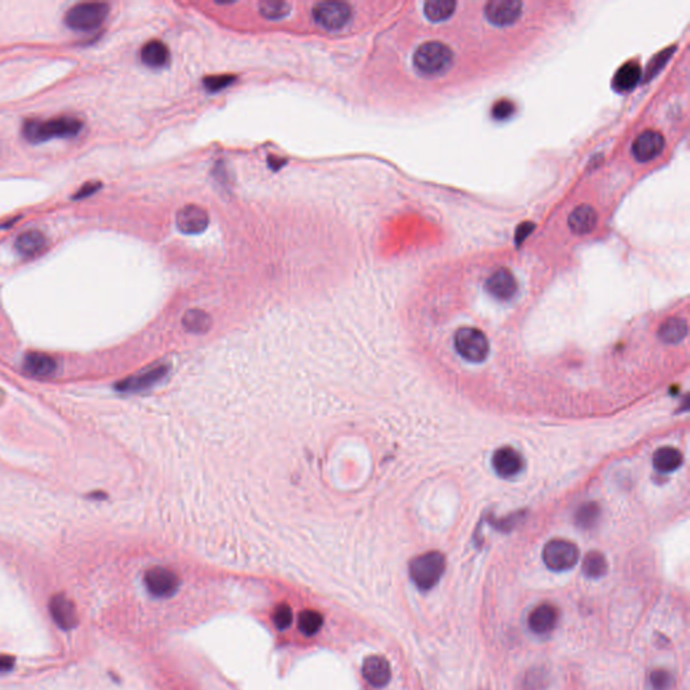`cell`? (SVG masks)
Instances as JSON below:
<instances>
[{"instance_id":"obj_7","label":"cell","mask_w":690,"mask_h":690,"mask_svg":"<svg viewBox=\"0 0 690 690\" xmlns=\"http://www.w3.org/2000/svg\"><path fill=\"white\" fill-rule=\"evenodd\" d=\"M313 18L325 30H341L351 22L352 8L344 1H322L314 6Z\"/></svg>"},{"instance_id":"obj_28","label":"cell","mask_w":690,"mask_h":690,"mask_svg":"<svg viewBox=\"0 0 690 690\" xmlns=\"http://www.w3.org/2000/svg\"><path fill=\"white\" fill-rule=\"evenodd\" d=\"M600 507L596 503H586L577 510L576 524L581 529H592L600 518Z\"/></svg>"},{"instance_id":"obj_19","label":"cell","mask_w":690,"mask_h":690,"mask_svg":"<svg viewBox=\"0 0 690 690\" xmlns=\"http://www.w3.org/2000/svg\"><path fill=\"white\" fill-rule=\"evenodd\" d=\"M567 224L576 235H586L595 230L598 224V214L591 205H580L567 218Z\"/></svg>"},{"instance_id":"obj_10","label":"cell","mask_w":690,"mask_h":690,"mask_svg":"<svg viewBox=\"0 0 690 690\" xmlns=\"http://www.w3.org/2000/svg\"><path fill=\"white\" fill-rule=\"evenodd\" d=\"M663 149L665 138L655 130H646L632 143L634 158L641 164L651 162L663 152Z\"/></svg>"},{"instance_id":"obj_9","label":"cell","mask_w":690,"mask_h":690,"mask_svg":"<svg viewBox=\"0 0 690 690\" xmlns=\"http://www.w3.org/2000/svg\"><path fill=\"white\" fill-rule=\"evenodd\" d=\"M522 7L523 4L518 0H491L484 7V16L492 25L506 27L518 20Z\"/></svg>"},{"instance_id":"obj_21","label":"cell","mask_w":690,"mask_h":690,"mask_svg":"<svg viewBox=\"0 0 690 690\" xmlns=\"http://www.w3.org/2000/svg\"><path fill=\"white\" fill-rule=\"evenodd\" d=\"M140 60L149 68H162L169 62V49L161 41H150L142 47Z\"/></svg>"},{"instance_id":"obj_17","label":"cell","mask_w":690,"mask_h":690,"mask_svg":"<svg viewBox=\"0 0 690 690\" xmlns=\"http://www.w3.org/2000/svg\"><path fill=\"white\" fill-rule=\"evenodd\" d=\"M558 611L552 604H541L529 616V627L537 635H546L555 629Z\"/></svg>"},{"instance_id":"obj_23","label":"cell","mask_w":690,"mask_h":690,"mask_svg":"<svg viewBox=\"0 0 690 690\" xmlns=\"http://www.w3.org/2000/svg\"><path fill=\"white\" fill-rule=\"evenodd\" d=\"M164 375V369H155L147 372H140L138 375H134L125 381H122L116 384V388L122 393H134L139 390H144L155 383L161 376Z\"/></svg>"},{"instance_id":"obj_1","label":"cell","mask_w":690,"mask_h":690,"mask_svg":"<svg viewBox=\"0 0 690 690\" xmlns=\"http://www.w3.org/2000/svg\"><path fill=\"white\" fill-rule=\"evenodd\" d=\"M84 123L73 116H61L50 121L30 119L23 123L22 135L29 143L38 144L50 139L76 138Z\"/></svg>"},{"instance_id":"obj_27","label":"cell","mask_w":690,"mask_h":690,"mask_svg":"<svg viewBox=\"0 0 690 690\" xmlns=\"http://www.w3.org/2000/svg\"><path fill=\"white\" fill-rule=\"evenodd\" d=\"M322 624H324V617L317 611L307 610L302 611L298 616V629L307 636L316 635L321 629Z\"/></svg>"},{"instance_id":"obj_16","label":"cell","mask_w":690,"mask_h":690,"mask_svg":"<svg viewBox=\"0 0 690 690\" xmlns=\"http://www.w3.org/2000/svg\"><path fill=\"white\" fill-rule=\"evenodd\" d=\"M47 248V236L41 230H30L23 232L16 240V252L26 259H34L42 255Z\"/></svg>"},{"instance_id":"obj_2","label":"cell","mask_w":690,"mask_h":690,"mask_svg":"<svg viewBox=\"0 0 690 690\" xmlns=\"http://www.w3.org/2000/svg\"><path fill=\"white\" fill-rule=\"evenodd\" d=\"M413 63L422 76H443L453 63V51L440 41H429L417 47Z\"/></svg>"},{"instance_id":"obj_8","label":"cell","mask_w":690,"mask_h":690,"mask_svg":"<svg viewBox=\"0 0 690 690\" xmlns=\"http://www.w3.org/2000/svg\"><path fill=\"white\" fill-rule=\"evenodd\" d=\"M147 592L158 598H171L180 586L178 576L166 567H152L144 574Z\"/></svg>"},{"instance_id":"obj_26","label":"cell","mask_w":690,"mask_h":690,"mask_svg":"<svg viewBox=\"0 0 690 690\" xmlns=\"http://www.w3.org/2000/svg\"><path fill=\"white\" fill-rule=\"evenodd\" d=\"M608 570V562L600 552H589L583 561L584 574L589 579H600Z\"/></svg>"},{"instance_id":"obj_25","label":"cell","mask_w":690,"mask_h":690,"mask_svg":"<svg viewBox=\"0 0 690 690\" xmlns=\"http://www.w3.org/2000/svg\"><path fill=\"white\" fill-rule=\"evenodd\" d=\"M457 3L453 0H428L424 6L425 16L431 22H443L453 16Z\"/></svg>"},{"instance_id":"obj_13","label":"cell","mask_w":690,"mask_h":690,"mask_svg":"<svg viewBox=\"0 0 690 690\" xmlns=\"http://www.w3.org/2000/svg\"><path fill=\"white\" fill-rule=\"evenodd\" d=\"M49 610L53 620L60 629L69 631L78 624L76 605L70 598L65 595H56L49 603Z\"/></svg>"},{"instance_id":"obj_18","label":"cell","mask_w":690,"mask_h":690,"mask_svg":"<svg viewBox=\"0 0 690 690\" xmlns=\"http://www.w3.org/2000/svg\"><path fill=\"white\" fill-rule=\"evenodd\" d=\"M23 369L34 378H49L56 374L57 362L47 353L29 352L25 356Z\"/></svg>"},{"instance_id":"obj_3","label":"cell","mask_w":690,"mask_h":690,"mask_svg":"<svg viewBox=\"0 0 690 690\" xmlns=\"http://www.w3.org/2000/svg\"><path fill=\"white\" fill-rule=\"evenodd\" d=\"M446 561L444 554L429 552L418 555L410 562V579L421 591H429L441 580L444 574Z\"/></svg>"},{"instance_id":"obj_11","label":"cell","mask_w":690,"mask_h":690,"mask_svg":"<svg viewBox=\"0 0 690 690\" xmlns=\"http://www.w3.org/2000/svg\"><path fill=\"white\" fill-rule=\"evenodd\" d=\"M492 467L500 477L510 479L521 474L524 460L518 450L511 446H503L493 453Z\"/></svg>"},{"instance_id":"obj_33","label":"cell","mask_w":690,"mask_h":690,"mask_svg":"<svg viewBox=\"0 0 690 690\" xmlns=\"http://www.w3.org/2000/svg\"><path fill=\"white\" fill-rule=\"evenodd\" d=\"M514 111H515V106L510 100H500L493 106L492 115L499 121H505L514 113Z\"/></svg>"},{"instance_id":"obj_32","label":"cell","mask_w":690,"mask_h":690,"mask_svg":"<svg viewBox=\"0 0 690 690\" xmlns=\"http://www.w3.org/2000/svg\"><path fill=\"white\" fill-rule=\"evenodd\" d=\"M650 682L654 690H669L674 679L673 675L666 670H654L650 675Z\"/></svg>"},{"instance_id":"obj_31","label":"cell","mask_w":690,"mask_h":690,"mask_svg":"<svg viewBox=\"0 0 690 690\" xmlns=\"http://www.w3.org/2000/svg\"><path fill=\"white\" fill-rule=\"evenodd\" d=\"M292 622V610L289 604H279L276 605L274 612H273V623L276 624L278 629H286Z\"/></svg>"},{"instance_id":"obj_29","label":"cell","mask_w":690,"mask_h":690,"mask_svg":"<svg viewBox=\"0 0 690 690\" xmlns=\"http://www.w3.org/2000/svg\"><path fill=\"white\" fill-rule=\"evenodd\" d=\"M259 11L267 19H281L290 11V4L278 0H264L259 3Z\"/></svg>"},{"instance_id":"obj_12","label":"cell","mask_w":690,"mask_h":690,"mask_svg":"<svg viewBox=\"0 0 690 690\" xmlns=\"http://www.w3.org/2000/svg\"><path fill=\"white\" fill-rule=\"evenodd\" d=\"M486 290L499 301H508L518 292V283L510 270L499 269L486 281Z\"/></svg>"},{"instance_id":"obj_6","label":"cell","mask_w":690,"mask_h":690,"mask_svg":"<svg viewBox=\"0 0 690 690\" xmlns=\"http://www.w3.org/2000/svg\"><path fill=\"white\" fill-rule=\"evenodd\" d=\"M542 558L553 572H565L576 567L580 560V550L567 539H553L545 545Z\"/></svg>"},{"instance_id":"obj_14","label":"cell","mask_w":690,"mask_h":690,"mask_svg":"<svg viewBox=\"0 0 690 690\" xmlns=\"http://www.w3.org/2000/svg\"><path fill=\"white\" fill-rule=\"evenodd\" d=\"M209 217L205 209L197 205H186L177 214V227L186 235H197L207 230Z\"/></svg>"},{"instance_id":"obj_30","label":"cell","mask_w":690,"mask_h":690,"mask_svg":"<svg viewBox=\"0 0 690 690\" xmlns=\"http://www.w3.org/2000/svg\"><path fill=\"white\" fill-rule=\"evenodd\" d=\"M184 325L190 332H204L209 328V317L201 310H189L185 314Z\"/></svg>"},{"instance_id":"obj_34","label":"cell","mask_w":690,"mask_h":690,"mask_svg":"<svg viewBox=\"0 0 690 690\" xmlns=\"http://www.w3.org/2000/svg\"><path fill=\"white\" fill-rule=\"evenodd\" d=\"M232 81H233V77L230 76L209 77L205 80V85L209 91H217V90L226 88Z\"/></svg>"},{"instance_id":"obj_15","label":"cell","mask_w":690,"mask_h":690,"mask_svg":"<svg viewBox=\"0 0 690 690\" xmlns=\"http://www.w3.org/2000/svg\"><path fill=\"white\" fill-rule=\"evenodd\" d=\"M362 674L371 686L384 688L391 679V667L383 657L372 655L363 662Z\"/></svg>"},{"instance_id":"obj_35","label":"cell","mask_w":690,"mask_h":690,"mask_svg":"<svg viewBox=\"0 0 690 690\" xmlns=\"http://www.w3.org/2000/svg\"><path fill=\"white\" fill-rule=\"evenodd\" d=\"M100 189V183H90V184H85L76 195H75V199H85V197H90L92 196L94 192H97Z\"/></svg>"},{"instance_id":"obj_22","label":"cell","mask_w":690,"mask_h":690,"mask_svg":"<svg viewBox=\"0 0 690 690\" xmlns=\"http://www.w3.org/2000/svg\"><path fill=\"white\" fill-rule=\"evenodd\" d=\"M688 336V322L681 317H672L660 325L658 338L665 344H678Z\"/></svg>"},{"instance_id":"obj_36","label":"cell","mask_w":690,"mask_h":690,"mask_svg":"<svg viewBox=\"0 0 690 690\" xmlns=\"http://www.w3.org/2000/svg\"><path fill=\"white\" fill-rule=\"evenodd\" d=\"M16 665V658L11 655H0V673L11 672Z\"/></svg>"},{"instance_id":"obj_5","label":"cell","mask_w":690,"mask_h":690,"mask_svg":"<svg viewBox=\"0 0 690 690\" xmlns=\"http://www.w3.org/2000/svg\"><path fill=\"white\" fill-rule=\"evenodd\" d=\"M455 348L467 362L483 363L490 355V341L483 331L465 326L455 335Z\"/></svg>"},{"instance_id":"obj_4","label":"cell","mask_w":690,"mask_h":690,"mask_svg":"<svg viewBox=\"0 0 690 690\" xmlns=\"http://www.w3.org/2000/svg\"><path fill=\"white\" fill-rule=\"evenodd\" d=\"M109 14L107 3L90 1L73 6L63 18V23L75 31L97 30Z\"/></svg>"},{"instance_id":"obj_20","label":"cell","mask_w":690,"mask_h":690,"mask_svg":"<svg viewBox=\"0 0 690 690\" xmlns=\"http://www.w3.org/2000/svg\"><path fill=\"white\" fill-rule=\"evenodd\" d=\"M684 462L682 455L678 449L672 446H663L653 456V465L660 474H670L677 471Z\"/></svg>"},{"instance_id":"obj_24","label":"cell","mask_w":690,"mask_h":690,"mask_svg":"<svg viewBox=\"0 0 690 690\" xmlns=\"http://www.w3.org/2000/svg\"><path fill=\"white\" fill-rule=\"evenodd\" d=\"M642 76L641 65L636 62H627L619 68L614 77V87L619 92L632 90Z\"/></svg>"}]
</instances>
